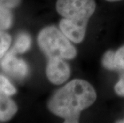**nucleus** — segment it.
<instances>
[{"instance_id":"1","label":"nucleus","mask_w":124,"mask_h":123,"mask_svg":"<svg viewBox=\"0 0 124 123\" xmlns=\"http://www.w3.org/2000/svg\"><path fill=\"white\" fill-rule=\"evenodd\" d=\"M94 87L88 82L74 79L58 90L48 102V109L67 123L78 122L81 112L96 100Z\"/></svg>"},{"instance_id":"2","label":"nucleus","mask_w":124,"mask_h":123,"mask_svg":"<svg viewBox=\"0 0 124 123\" xmlns=\"http://www.w3.org/2000/svg\"><path fill=\"white\" fill-rule=\"evenodd\" d=\"M96 8L94 0H58L56 10L62 17L59 28L74 43L83 42L88 21Z\"/></svg>"},{"instance_id":"3","label":"nucleus","mask_w":124,"mask_h":123,"mask_svg":"<svg viewBox=\"0 0 124 123\" xmlns=\"http://www.w3.org/2000/svg\"><path fill=\"white\" fill-rule=\"evenodd\" d=\"M38 43L48 58H60L70 60L77 55V51L71 41L61 30L53 26L45 27L39 32Z\"/></svg>"},{"instance_id":"4","label":"nucleus","mask_w":124,"mask_h":123,"mask_svg":"<svg viewBox=\"0 0 124 123\" xmlns=\"http://www.w3.org/2000/svg\"><path fill=\"white\" fill-rule=\"evenodd\" d=\"M46 73L50 82L54 85H60L70 78V68L65 62V59L51 58L48 59Z\"/></svg>"},{"instance_id":"5","label":"nucleus","mask_w":124,"mask_h":123,"mask_svg":"<svg viewBox=\"0 0 124 123\" xmlns=\"http://www.w3.org/2000/svg\"><path fill=\"white\" fill-rule=\"evenodd\" d=\"M16 53L10 51L2 58L0 66L7 74L18 79H23L28 74L29 68L27 64L22 59H18L15 56Z\"/></svg>"},{"instance_id":"6","label":"nucleus","mask_w":124,"mask_h":123,"mask_svg":"<svg viewBox=\"0 0 124 123\" xmlns=\"http://www.w3.org/2000/svg\"><path fill=\"white\" fill-rule=\"evenodd\" d=\"M18 107L8 95L0 91V121L7 122L16 114Z\"/></svg>"},{"instance_id":"7","label":"nucleus","mask_w":124,"mask_h":123,"mask_svg":"<svg viewBox=\"0 0 124 123\" xmlns=\"http://www.w3.org/2000/svg\"><path fill=\"white\" fill-rule=\"evenodd\" d=\"M31 40L27 34L22 33L18 36V38L15 42V45L13 47L12 51L15 53H24L27 51L31 47Z\"/></svg>"},{"instance_id":"8","label":"nucleus","mask_w":124,"mask_h":123,"mask_svg":"<svg viewBox=\"0 0 124 123\" xmlns=\"http://www.w3.org/2000/svg\"><path fill=\"white\" fill-rule=\"evenodd\" d=\"M12 24V14L9 8L0 4V30H7Z\"/></svg>"},{"instance_id":"9","label":"nucleus","mask_w":124,"mask_h":123,"mask_svg":"<svg viewBox=\"0 0 124 123\" xmlns=\"http://www.w3.org/2000/svg\"><path fill=\"white\" fill-rule=\"evenodd\" d=\"M0 91L4 94L11 96L16 93V89L3 75L0 74Z\"/></svg>"},{"instance_id":"10","label":"nucleus","mask_w":124,"mask_h":123,"mask_svg":"<svg viewBox=\"0 0 124 123\" xmlns=\"http://www.w3.org/2000/svg\"><path fill=\"white\" fill-rule=\"evenodd\" d=\"M11 43L10 36L4 31L0 30V59L6 54L7 50Z\"/></svg>"},{"instance_id":"11","label":"nucleus","mask_w":124,"mask_h":123,"mask_svg":"<svg viewBox=\"0 0 124 123\" xmlns=\"http://www.w3.org/2000/svg\"><path fill=\"white\" fill-rule=\"evenodd\" d=\"M102 65L107 70H116L115 62V52L112 51H108L105 53L102 58Z\"/></svg>"},{"instance_id":"12","label":"nucleus","mask_w":124,"mask_h":123,"mask_svg":"<svg viewBox=\"0 0 124 123\" xmlns=\"http://www.w3.org/2000/svg\"><path fill=\"white\" fill-rule=\"evenodd\" d=\"M116 70H124V46L115 52Z\"/></svg>"},{"instance_id":"13","label":"nucleus","mask_w":124,"mask_h":123,"mask_svg":"<svg viewBox=\"0 0 124 123\" xmlns=\"http://www.w3.org/2000/svg\"><path fill=\"white\" fill-rule=\"evenodd\" d=\"M115 90L118 95L124 97V73L121 75L119 80L115 84Z\"/></svg>"},{"instance_id":"14","label":"nucleus","mask_w":124,"mask_h":123,"mask_svg":"<svg viewBox=\"0 0 124 123\" xmlns=\"http://www.w3.org/2000/svg\"><path fill=\"white\" fill-rule=\"evenodd\" d=\"M20 2V0H0V4L8 7V8H13L17 7Z\"/></svg>"},{"instance_id":"15","label":"nucleus","mask_w":124,"mask_h":123,"mask_svg":"<svg viewBox=\"0 0 124 123\" xmlns=\"http://www.w3.org/2000/svg\"><path fill=\"white\" fill-rule=\"evenodd\" d=\"M107 1H109V2H117V1H120V0H107Z\"/></svg>"},{"instance_id":"16","label":"nucleus","mask_w":124,"mask_h":123,"mask_svg":"<svg viewBox=\"0 0 124 123\" xmlns=\"http://www.w3.org/2000/svg\"><path fill=\"white\" fill-rule=\"evenodd\" d=\"M123 122V123H124V119L123 120V121H121V122Z\"/></svg>"}]
</instances>
